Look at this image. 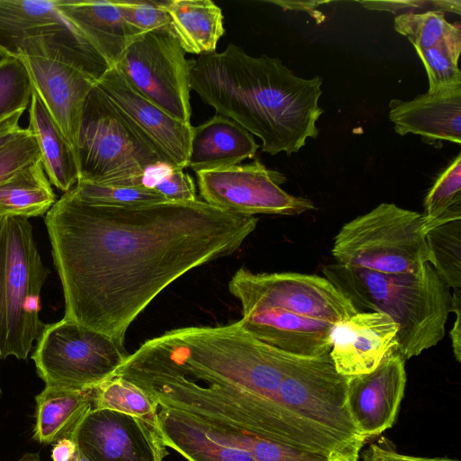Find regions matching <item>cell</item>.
<instances>
[{"label":"cell","mask_w":461,"mask_h":461,"mask_svg":"<svg viewBox=\"0 0 461 461\" xmlns=\"http://www.w3.org/2000/svg\"><path fill=\"white\" fill-rule=\"evenodd\" d=\"M168 30L185 53L214 52L225 32L221 7L211 0H165Z\"/></svg>","instance_id":"22"},{"label":"cell","mask_w":461,"mask_h":461,"mask_svg":"<svg viewBox=\"0 0 461 461\" xmlns=\"http://www.w3.org/2000/svg\"><path fill=\"white\" fill-rule=\"evenodd\" d=\"M347 382L330 353L317 357L291 355L278 392L279 405L303 447L333 461H359L367 440L348 412Z\"/></svg>","instance_id":"5"},{"label":"cell","mask_w":461,"mask_h":461,"mask_svg":"<svg viewBox=\"0 0 461 461\" xmlns=\"http://www.w3.org/2000/svg\"><path fill=\"white\" fill-rule=\"evenodd\" d=\"M394 29L405 36L415 50H426L461 33L459 23H450L445 14L437 11L400 14L394 18Z\"/></svg>","instance_id":"30"},{"label":"cell","mask_w":461,"mask_h":461,"mask_svg":"<svg viewBox=\"0 0 461 461\" xmlns=\"http://www.w3.org/2000/svg\"><path fill=\"white\" fill-rule=\"evenodd\" d=\"M16 461H43L37 453H25Z\"/></svg>","instance_id":"43"},{"label":"cell","mask_w":461,"mask_h":461,"mask_svg":"<svg viewBox=\"0 0 461 461\" xmlns=\"http://www.w3.org/2000/svg\"><path fill=\"white\" fill-rule=\"evenodd\" d=\"M195 174L203 202L225 212L246 216L299 215L315 209L310 199L283 190L280 185L286 181L285 176L258 159Z\"/></svg>","instance_id":"12"},{"label":"cell","mask_w":461,"mask_h":461,"mask_svg":"<svg viewBox=\"0 0 461 461\" xmlns=\"http://www.w3.org/2000/svg\"><path fill=\"white\" fill-rule=\"evenodd\" d=\"M228 286L230 293L240 301L242 314L280 308L336 324L358 312L329 279L316 275L254 274L240 268Z\"/></svg>","instance_id":"11"},{"label":"cell","mask_w":461,"mask_h":461,"mask_svg":"<svg viewBox=\"0 0 461 461\" xmlns=\"http://www.w3.org/2000/svg\"><path fill=\"white\" fill-rule=\"evenodd\" d=\"M64 318L124 346L128 328L186 272L240 249L258 218L203 201L113 207L71 190L46 213Z\"/></svg>","instance_id":"1"},{"label":"cell","mask_w":461,"mask_h":461,"mask_svg":"<svg viewBox=\"0 0 461 461\" xmlns=\"http://www.w3.org/2000/svg\"><path fill=\"white\" fill-rule=\"evenodd\" d=\"M19 128L14 131H6L0 132V149L12 139V137L19 130Z\"/></svg>","instance_id":"42"},{"label":"cell","mask_w":461,"mask_h":461,"mask_svg":"<svg viewBox=\"0 0 461 461\" xmlns=\"http://www.w3.org/2000/svg\"><path fill=\"white\" fill-rule=\"evenodd\" d=\"M158 416L163 445L186 461H256L249 453L212 438L182 411L158 406Z\"/></svg>","instance_id":"23"},{"label":"cell","mask_w":461,"mask_h":461,"mask_svg":"<svg viewBox=\"0 0 461 461\" xmlns=\"http://www.w3.org/2000/svg\"><path fill=\"white\" fill-rule=\"evenodd\" d=\"M70 190L81 201L97 205L125 207L167 201L155 190L143 186H117L77 182Z\"/></svg>","instance_id":"33"},{"label":"cell","mask_w":461,"mask_h":461,"mask_svg":"<svg viewBox=\"0 0 461 461\" xmlns=\"http://www.w3.org/2000/svg\"><path fill=\"white\" fill-rule=\"evenodd\" d=\"M76 155L78 182L117 186H143L146 172L166 162L96 85L84 106Z\"/></svg>","instance_id":"7"},{"label":"cell","mask_w":461,"mask_h":461,"mask_svg":"<svg viewBox=\"0 0 461 461\" xmlns=\"http://www.w3.org/2000/svg\"><path fill=\"white\" fill-rule=\"evenodd\" d=\"M137 418L159 433L158 405L127 379L114 375L93 390V408Z\"/></svg>","instance_id":"27"},{"label":"cell","mask_w":461,"mask_h":461,"mask_svg":"<svg viewBox=\"0 0 461 461\" xmlns=\"http://www.w3.org/2000/svg\"><path fill=\"white\" fill-rule=\"evenodd\" d=\"M77 448L70 438H62L56 442L51 457L53 461H75Z\"/></svg>","instance_id":"40"},{"label":"cell","mask_w":461,"mask_h":461,"mask_svg":"<svg viewBox=\"0 0 461 461\" xmlns=\"http://www.w3.org/2000/svg\"><path fill=\"white\" fill-rule=\"evenodd\" d=\"M32 358L45 386L91 390L115 375L129 353L109 336L62 320L46 324Z\"/></svg>","instance_id":"9"},{"label":"cell","mask_w":461,"mask_h":461,"mask_svg":"<svg viewBox=\"0 0 461 461\" xmlns=\"http://www.w3.org/2000/svg\"><path fill=\"white\" fill-rule=\"evenodd\" d=\"M113 105L168 164L187 167L194 131L191 123L173 118L135 91L115 67L96 83Z\"/></svg>","instance_id":"14"},{"label":"cell","mask_w":461,"mask_h":461,"mask_svg":"<svg viewBox=\"0 0 461 461\" xmlns=\"http://www.w3.org/2000/svg\"><path fill=\"white\" fill-rule=\"evenodd\" d=\"M2 395H3V393H2V389H1V385H0V400L2 398Z\"/></svg>","instance_id":"46"},{"label":"cell","mask_w":461,"mask_h":461,"mask_svg":"<svg viewBox=\"0 0 461 461\" xmlns=\"http://www.w3.org/2000/svg\"><path fill=\"white\" fill-rule=\"evenodd\" d=\"M5 215L0 213V228L2 226V223H3L4 220H5Z\"/></svg>","instance_id":"45"},{"label":"cell","mask_w":461,"mask_h":461,"mask_svg":"<svg viewBox=\"0 0 461 461\" xmlns=\"http://www.w3.org/2000/svg\"><path fill=\"white\" fill-rule=\"evenodd\" d=\"M336 263L385 274L430 263L422 213L382 203L344 224L331 249Z\"/></svg>","instance_id":"8"},{"label":"cell","mask_w":461,"mask_h":461,"mask_svg":"<svg viewBox=\"0 0 461 461\" xmlns=\"http://www.w3.org/2000/svg\"><path fill=\"white\" fill-rule=\"evenodd\" d=\"M405 360L396 352L370 373L348 377L346 402L357 429L366 438L391 428L406 385Z\"/></svg>","instance_id":"15"},{"label":"cell","mask_w":461,"mask_h":461,"mask_svg":"<svg viewBox=\"0 0 461 461\" xmlns=\"http://www.w3.org/2000/svg\"><path fill=\"white\" fill-rule=\"evenodd\" d=\"M389 119L403 136L420 135L425 141L461 143V86L428 91L409 101L392 99Z\"/></svg>","instance_id":"18"},{"label":"cell","mask_w":461,"mask_h":461,"mask_svg":"<svg viewBox=\"0 0 461 461\" xmlns=\"http://www.w3.org/2000/svg\"><path fill=\"white\" fill-rule=\"evenodd\" d=\"M425 230L430 226L461 218V154L438 175L424 200Z\"/></svg>","instance_id":"29"},{"label":"cell","mask_w":461,"mask_h":461,"mask_svg":"<svg viewBox=\"0 0 461 461\" xmlns=\"http://www.w3.org/2000/svg\"><path fill=\"white\" fill-rule=\"evenodd\" d=\"M132 355L220 389L276 438L297 439L278 402L292 354L258 340L238 321L175 329Z\"/></svg>","instance_id":"3"},{"label":"cell","mask_w":461,"mask_h":461,"mask_svg":"<svg viewBox=\"0 0 461 461\" xmlns=\"http://www.w3.org/2000/svg\"><path fill=\"white\" fill-rule=\"evenodd\" d=\"M359 4L368 10L387 11L397 15L427 11L461 14L459 0L360 1Z\"/></svg>","instance_id":"37"},{"label":"cell","mask_w":461,"mask_h":461,"mask_svg":"<svg viewBox=\"0 0 461 461\" xmlns=\"http://www.w3.org/2000/svg\"><path fill=\"white\" fill-rule=\"evenodd\" d=\"M398 325L386 314L358 312L334 324L330 356L344 376L364 375L397 350Z\"/></svg>","instance_id":"16"},{"label":"cell","mask_w":461,"mask_h":461,"mask_svg":"<svg viewBox=\"0 0 461 461\" xmlns=\"http://www.w3.org/2000/svg\"><path fill=\"white\" fill-rule=\"evenodd\" d=\"M57 8L111 68L140 36L126 23L113 1L58 0Z\"/></svg>","instance_id":"19"},{"label":"cell","mask_w":461,"mask_h":461,"mask_svg":"<svg viewBox=\"0 0 461 461\" xmlns=\"http://www.w3.org/2000/svg\"><path fill=\"white\" fill-rule=\"evenodd\" d=\"M268 3L277 5L281 6L283 9L286 10H296V11H305L309 14H319L320 12L316 11L315 8L318 5L324 4V2H314V1H268ZM316 16V15H315ZM318 19V18H317Z\"/></svg>","instance_id":"41"},{"label":"cell","mask_w":461,"mask_h":461,"mask_svg":"<svg viewBox=\"0 0 461 461\" xmlns=\"http://www.w3.org/2000/svg\"><path fill=\"white\" fill-rule=\"evenodd\" d=\"M430 264L453 289L461 286V218L439 222L426 230Z\"/></svg>","instance_id":"28"},{"label":"cell","mask_w":461,"mask_h":461,"mask_svg":"<svg viewBox=\"0 0 461 461\" xmlns=\"http://www.w3.org/2000/svg\"><path fill=\"white\" fill-rule=\"evenodd\" d=\"M29 114L28 129L39 145L44 171L50 184L66 193L77 184L79 178L76 152L34 90Z\"/></svg>","instance_id":"24"},{"label":"cell","mask_w":461,"mask_h":461,"mask_svg":"<svg viewBox=\"0 0 461 461\" xmlns=\"http://www.w3.org/2000/svg\"><path fill=\"white\" fill-rule=\"evenodd\" d=\"M39 160L41 151L34 135L20 127L0 149V185Z\"/></svg>","instance_id":"34"},{"label":"cell","mask_w":461,"mask_h":461,"mask_svg":"<svg viewBox=\"0 0 461 461\" xmlns=\"http://www.w3.org/2000/svg\"><path fill=\"white\" fill-rule=\"evenodd\" d=\"M57 5L58 0H0V56L20 58L26 40L69 26Z\"/></svg>","instance_id":"21"},{"label":"cell","mask_w":461,"mask_h":461,"mask_svg":"<svg viewBox=\"0 0 461 461\" xmlns=\"http://www.w3.org/2000/svg\"><path fill=\"white\" fill-rule=\"evenodd\" d=\"M258 148L251 133L216 113L194 127L187 167L198 172L239 165L253 158Z\"/></svg>","instance_id":"20"},{"label":"cell","mask_w":461,"mask_h":461,"mask_svg":"<svg viewBox=\"0 0 461 461\" xmlns=\"http://www.w3.org/2000/svg\"><path fill=\"white\" fill-rule=\"evenodd\" d=\"M93 390L77 391L45 386L35 397L34 438L40 443H56L72 438L93 408Z\"/></svg>","instance_id":"25"},{"label":"cell","mask_w":461,"mask_h":461,"mask_svg":"<svg viewBox=\"0 0 461 461\" xmlns=\"http://www.w3.org/2000/svg\"><path fill=\"white\" fill-rule=\"evenodd\" d=\"M49 274L29 220L5 216L0 228V358L27 359L45 326L40 298Z\"/></svg>","instance_id":"6"},{"label":"cell","mask_w":461,"mask_h":461,"mask_svg":"<svg viewBox=\"0 0 461 461\" xmlns=\"http://www.w3.org/2000/svg\"><path fill=\"white\" fill-rule=\"evenodd\" d=\"M126 23L138 34L168 29L169 18L165 0H113Z\"/></svg>","instance_id":"35"},{"label":"cell","mask_w":461,"mask_h":461,"mask_svg":"<svg viewBox=\"0 0 461 461\" xmlns=\"http://www.w3.org/2000/svg\"><path fill=\"white\" fill-rule=\"evenodd\" d=\"M56 195L39 160L0 185V213L30 217L46 214L56 203Z\"/></svg>","instance_id":"26"},{"label":"cell","mask_w":461,"mask_h":461,"mask_svg":"<svg viewBox=\"0 0 461 461\" xmlns=\"http://www.w3.org/2000/svg\"><path fill=\"white\" fill-rule=\"evenodd\" d=\"M190 88L217 114L258 137L269 155L299 151L319 135L320 76H296L280 59L253 57L232 43L189 59Z\"/></svg>","instance_id":"2"},{"label":"cell","mask_w":461,"mask_h":461,"mask_svg":"<svg viewBox=\"0 0 461 461\" xmlns=\"http://www.w3.org/2000/svg\"><path fill=\"white\" fill-rule=\"evenodd\" d=\"M451 312H455L456 321L449 332L453 352L456 359L460 362L461 360V295L460 289H454L452 294V306Z\"/></svg>","instance_id":"39"},{"label":"cell","mask_w":461,"mask_h":461,"mask_svg":"<svg viewBox=\"0 0 461 461\" xmlns=\"http://www.w3.org/2000/svg\"><path fill=\"white\" fill-rule=\"evenodd\" d=\"M71 439L89 461H163L167 455L157 430L109 410L92 409Z\"/></svg>","instance_id":"13"},{"label":"cell","mask_w":461,"mask_h":461,"mask_svg":"<svg viewBox=\"0 0 461 461\" xmlns=\"http://www.w3.org/2000/svg\"><path fill=\"white\" fill-rule=\"evenodd\" d=\"M75 461H89L87 458H86L78 450L76 455Z\"/></svg>","instance_id":"44"},{"label":"cell","mask_w":461,"mask_h":461,"mask_svg":"<svg viewBox=\"0 0 461 461\" xmlns=\"http://www.w3.org/2000/svg\"><path fill=\"white\" fill-rule=\"evenodd\" d=\"M32 82L21 58L0 59V122L25 111L31 103Z\"/></svg>","instance_id":"32"},{"label":"cell","mask_w":461,"mask_h":461,"mask_svg":"<svg viewBox=\"0 0 461 461\" xmlns=\"http://www.w3.org/2000/svg\"><path fill=\"white\" fill-rule=\"evenodd\" d=\"M153 190L170 202L197 200L195 185L192 176L184 172V169L168 163H165L161 167Z\"/></svg>","instance_id":"36"},{"label":"cell","mask_w":461,"mask_h":461,"mask_svg":"<svg viewBox=\"0 0 461 461\" xmlns=\"http://www.w3.org/2000/svg\"><path fill=\"white\" fill-rule=\"evenodd\" d=\"M238 322L258 340L292 355L317 357L331 348L333 323L280 308L242 314Z\"/></svg>","instance_id":"17"},{"label":"cell","mask_w":461,"mask_h":461,"mask_svg":"<svg viewBox=\"0 0 461 461\" xmlns=\"http://www.w3.org/2000/svg\"><path fill=\"white\" fill-rule=\"evenodd\" d=\"M114 67L146 99L179 122L191 123L189 59L168 29L136 38Z\"/></svg>","instance_id":"10"},{"label":"cell","mask_w":461,"mask_h":461,"mask_svg":"<svg viewBox=\"0 0 461 461\" xmlns=\"http://www.w3.org/2000/svg\"><path fill=\"white\" fill-rule=\"evenodd\" d=\"M362 461H459L448 457H419L400 454L390 447L371 444L367 448L361 451Z\"/></svg>","instance_id":"38"},{"label":"cell","mask_w":461,"mask_h":461,"mask_svg":"<svg viewBox=\"0 0 461 461\" xmlns=\"http://www.w3.org/2000/svg\"><path fill=\"white\" fill-rule=\"evenodd\" d=\"M322 273L357 311L384 313L398 325L396 353L405 361L444 338L452 294L430 263L400 274L334 263L324 266Z\"/></svg>","instance_id":"4"},{"label":"cell","mask_w":461,"mask_h":461,"mask_svg":"<svg viewBox=\"0 0 461 461\" xmlns=\"http://www.w3.org/2000/svg\"><path fill=\"white\" fill-rule=\"evenodd\" d=\"M415 50L428 75V91L461 86V71L457 65L461 51V33L431 48Z\"/></svg>","instance_id":"31"}]
</instances>
